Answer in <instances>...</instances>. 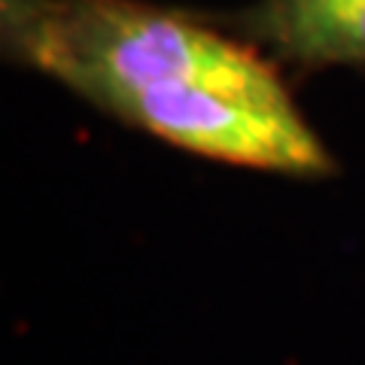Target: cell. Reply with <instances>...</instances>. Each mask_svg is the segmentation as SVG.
I'll list each match as a JSON object with an SVG mask.
<instances>
[{"instance_id":"cell-2","label":"cell","mask_w":365,"mask_h":365,"mask_svg":"<svg viewBox=\"0 0 365 365\" xmlns=\"http://www.w3.org/2000/svg\"><path fill=\"white\" fill-rule=\"evenodd\" d=\"M237 34L299 71H365V0H256Z\"/></svg>"},{"instance_id":"cell-1","label":"cell","mask_w":365,"mask_h":365,"mask_svg":"<svg viewBox=\"0 0 365 365\" xmlns=\"http://www.w3.org/2000/svg\"><path fill=\"white\" fill-rule=\"evenodd\" d=\"M6 58L210 162L319 180L332 155L244 34L140 0H0Z\"/></svg>"}]
</instances>
